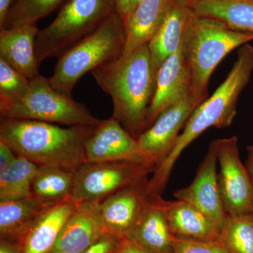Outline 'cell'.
I'll return each instance as SVG.
<instances>
[{
  "label": "cell",
  "instance_id": "24",
  "mask_svg": "<svg viewBox=\"0 0 253 253\" xmlns=\"http://www.w3.org/2000/svg\"><path fill=\"white\" fill-rule=\"evenodd\" d=\"M75 172L52 166H38L31 186V194L55 204L72 196Z\"/></svg>",
  "mask_w": 253,
  "mask_h": 253
},
{
  "label": "cell",
  "instance_id": "5",
  "mask_svg": "<svg viewBox=\"0 0 253 253\" xmlns=\"http://www.w3.org/2000/svg\"><path fill=\"white\" fill-rule=\"evenodd\" d=\"M126 42L124 18L114 13L96 31L59 56L50 84L71 96L78 82L86 73L118 59Z\"/></svg>",
  "mask_w": 253,
  "mask_h": 253
},
{
  "label": "cell",
  "instance_id": "8",
  "mask_svg": "<svg viewBox=\"0 0 253 253\" xmlns=\"http://www.w3.org/2000/svg\"><path fill=\"white\" fill-rule=\"evenodd\" d=\"M156 166L135 161L85 162L75 172L73 199L76 202L104 199L153 174Z\"/></svg>",
  "mask_w": 253,
  "mask_h": 253
},
{
  "label": "cell",
  "instance_id": "11",
  "mask_svg": "<svg viewBox=\"0 0 253 253\" xmlns=\"http://www.w3.org/2000/svg\"><path fill=\"white\" fill-rule=\"evenodd\" d=\"M199 105L188 95L163 111L154 124L138 138L141 151L156 166L172 151L180 135L179 132Z\"/></svg>",
  "mask_w": 253,
  "mask_h": 253
},
{
  "label": "cell",
  "instance_id": "6",
  "mask_svg": "<svg viewBox=\"0 0 253 253\" xmlns=\"http://www.w3.org/2000/svg\"><path fill=\"white\" fill-rule=\"evenodd\" d=\"M116 0H68L57 16L36 41L38 62L59 57L117 12Z\"/></svg>",
  "mask_w": 253,
  "mask_h": 253
},
{
  "label": "cell",
  "instance_id": "27",
  "mask_svg": "<svg viewBox=\"0 0 253 253\" xmlns=\"http://www.w3.org/2000/svg\"><path fill=\"white\" fill-rule=\"evenodd\" d=\"M65 0H16L6 15L2 28L19 25L37 24L42 18L51 14Z\"/></svg>",
  "mask_w": 253,
  "mask_h": 253
},
{
  "label": "cell",
  "instance_id": "17",
  "mask_svg": "<svg viewBox=\"0 0 253 253\" xmlns=\"http://www.w3.org/2000/svg\"><path fill=\"white\" fill-rule=\"evenodd\" d=\"M174 0H144L124 18L123 54L147 45L167 16Z\"/></svg>",
  "mask_w": 253,
  "mask_h": 253
},
{
  "label": "cell",
  "instance_id": "12",
  "mask_svg": "<svg viewBox=\"0 0 253 253\" xmlns=\"http://www.w3.org/2000/svg\"><path fill=\"white\" fill-rule=\"evenodd\" d=\"M85 158L86 162L135 161L154 164L143 154L135 138L113 116L103 120L86 139Z\"/></svg>",
  "mask_w": 253,
  "mask_h": 253
},
{
  "label": "cell",
  "instance_id": "19",
  "mask_svg": "<svg viewBox=\"0 0 253 253\" xmlns=\"http://www.w3.org/2000/svg\"><path fill=\"white\" fill-rule=\"evenodd\" d=\"M171 231L177 237L201 240L219 239L221 227L193 205L181 200L163 201Z\"/></svg>",
  "mask_w": 253,
  "mask_h": 253
},
{
  "label": "cell",
  "instance_id": "25",
  "mask_svg": "<svg viewBox=\"0 0 253 253\" xmlns=\"http://www.w3.org/2000/svg\"><path fill=\"white\" fill-rule=\"evenodd\" d=\"M38 168L36 163L18 156L14 163L0 170V201L29 196Z\"/></svg>",
  "mask_w": 253,
  "mask_h": 253
},
{
  "label": "cell",
  "instance_id": "29",
  "mask_svg": "<svg viewBox=\"0 0 253 253\" xmlns=\"http://www.w3.org/2000/svg\"><path fill=\"white\" fill-rule=\"evenodd\" d=\"M172 253H230L221 239L201 240L176 236Z\"/></svg>",
  "mask_w": 253,
  "mask_h": 253
},
{
  "label": "cell",
  "instance_id": "3",
  "mask_svg": "<svg viewBox=\"0 0 253 253\" xmlns=\"http://www.w3.org/2000/svg\"><path fill=\"white\" fill-rule=\"evenodd\" d=\"M95 128H66L42 121L1 118L0 140L16 156L38 166H57L76 172L86 162V140Z\"/></svg>",
  "mask_w": 253,
  "mask_h": 253
},
{
  "label": "cell",
  "instance_id": "39",
  "mask_svg": "<svg viewBox=\"0 0 253 253\" xmlns=\"http://www.w3.org/2000/svg\"></svg>",
  "mask_w": 253,
  "mask_h": 253
},
{
  "label": "cell",
  "instance_id": "9",
  "mask_svg": "<svg viewBox=\"0 0 253 253\" xmlns=\"http://www.w3.org/2000/svg\"><path fill=\"white\" fill-rule=\"evenodd\" d=\"M219 172L218 183L226 215L253 212V186L240 158L237 136L214 140Z\"/></svg>",
  "mask_w": 253,
  "mask_h": 253
},
{
  "label": "cell",
  "instance_id": "32",
  "mask_svg": "<svg viewBox=\"0 0 253 253\" xmlns=\"http://www.w3.org/2000/svg\"><path fill=\"white\" fill-rule=\"evenodd\" d=\"M18 156L4 141L0 140V170L14 163Z\"/></svg>",
  "mask_w": 253,
  "mask_h": 253
},
{
  "label": "cell",
  "instance_id": "4",
  "mask_svg": "<svg viewBox=\"0 0 253 253\" xmlns=\"http://www.w3.org/2000/svg\"><path fill=\"white\" fill-rule=\"evenodd\" d=\"M253 41V34L231 29L219 20L194 12L188 25L181 51L191 76V96L199 104L208 95L210 78L233 50Z\"/></svg>",
  "mask_w": 253,
  "mask_h": 253
},
{
  "label": "cell",
  "instance_id": "7",
  "mask_svg": "<svg viewBox=\"0 0 253 253\" xmlns=\"http://www.w3.org/2000/svg\"><path fill=\"white\" fill-rule=\"evenodd\" d=\"M1 118L32 120L68 126L96 127L103 120L93 116L84 105L55 89L48 78L38 75L30 81L22 97L0 104Z\"/></svg>",
  "mask_w": 253,
  "mask_h": 253
},
{
  "label": "cell",
  "instance_id": "21",
  "mask_svg": "<svg viewBox=\"0 0 253 253\" xmlns=\"http://www.w3.org/2000/svg\"><path fill=\"white\" fill-rule=\"evenodd\" d=\"M193 14L194 11L189 6L173 2L161 28L148 44L156 72L164 61L180 48Z\"/></svg>",
  "mask_w": 253,
  "mask_h": 253
},
{
  "label": "cell",
  "instance_id": "14",
  "mask_svg": "<svg viewBox=\"0 0 253 253\" xmlns=\"http://www.w3.org/2000/svg\"><path fill=\"white\" fill-rule=\"evenodd\" d=\"M106 233L100 203H79L65 222L51 253H83Z\"/></svg>",
  "mask_w": 253,
  "mask_h": 253
},
{
  "label": "cell",
  "instance_id": "18",
  "mask_svg": "<svg viewBox=\"0 0 253 253\" xmlns=\"http://www.w3.org/2000/svg\"><path fill=\"white\" fill-rule=\"evenodd\" d=\"M53 205L32 194L23 199L0 201L1 239L21 244L37 221Z\"/></svg>",
  "mask_w": 253,
  "mask_h": 253
},
{
  "label": "cell",
  "instance_id": "28",
  "mask_svg": "<svg viewBox=\"0 0 253 253\" xmlns=\"http://www.w3.org/2000/svg\"><path fill=\"white\" fill-rule=\"evenodd\" d=\"M30 81L0 59V104L15 101L24 96L29 89Z\"/></svg>",
  "mask_w": 253,
  "mask_h": 253
},
{
  "label": "cell",
  "instance_id": "33",
  "mask_svg": "<svg viewBox=\"0 0 253 253\" xmlns=\"http://www.w3.org/2000/svg\"><path fill=\"white\" fill-rule=\"evenodd\" d=\"M0 253H22V246L19 243L1 239Z\"/></svg>",
  "mask_w": 253,
  "mask_h": 253
},
{
  "label": "cell",
  "instance_id": "20",
  "mask_svg": "<svg viewBox=\"0 0 253 253\" xmlns=\"http://www.w3.org/2000/svg\"><path fill=\"white\" fill-rule=\"evenodd\" d=\"M78 204L71 196L46 210L21 243L22 253H51L65 222Z\"/></svg>",
  "mask_w": 253,
  "mask_h": 253
},
{
  "label": "cell",
  "instance_id": "1",
  "mask_svg": "<svg viewBox=\"0 0 253 253\" xmlns=\"http://www.w3.org/2000/svg\"><path fill=\"white\" fill-rule=\"evenodd\" d=\"M156 73L148 44L91 72L99 87L112 99L113 117L136 140L146 130L148 109L156 90Z\"/></svg>",
  "mask_w": 253,
  "mask_h": 253
},
{
  "label": "cell",
  "instance_id": "2",
  "mask_svg": "<svg viewBox=\"0 0 253 253\" xmlns=\"http://www.w3.org/2000/svg\"><path fill=\"white\" fill-rule=\"evenodd\" d=\"M237 56L225 81L194 110L172 151L156 166L149 179L150 187L155 192L164 191L176 161L193 141L210 127L224 129L231 126L240 94L249 84L253 72V46L249 43L244 44Z\"/></svg>",
  "mask_w": 253,
  "mask_h": 253
},
{
  "label": "cell",
  "instance_id": "38",
  "mask_svg": "<svg viewBox=\"0 0 253 253\" xmlns=\"http://www.w3.org/2000/svg\"><path fill=\"white\" fill-rule=\"evenodd\" d=\"M142 1H144V0H130V9H129V12ZM129 13H128V14H129Z\"/></svg>",
  "mask_w": 253,
  "mask_h": 253
},
{
  "label": "cell",
  "instance_id": "16",
  "mask_svg": "<svg viewBox=\"0 0 253 253\" xmlns=\"http://www.w3.org/2000/svg\"><path fill=\"white\" fill-rule=\"evenodd\" d=\"M39 31L37 24L32 23L0 29V59L29 80L39 75L36 54Z\"/></svg>",
  "mask_w": 253,
  "mask_h": 253
},
{
  "label": "cell",
  "instance_id": "13",
  "mask_svg": "<svg viewBox=\"0 0 253 253\" xmlns=\"http://www.w3.org/2000/svg\"><path fill=\"white\" fill-rule=\"evenodd\" d=\"M217 156L214 140L209 148L196 176L189 186L174 193L176 200L185 201L202 211L222 226L226 214L223 206L218 183Z\"/></svg>",
  "mask_w": 253,
  "mask_h": 253
},
{
  "label": "cell",
  "instance_id": "22",
  "mask_svg": "<svg viewBox=\"0 0 253 253\" xmlns=\"http://www.w3.org/2000/svg\"><path fill=\"white\" fill-rule=\"evenodd\" d=\"M164 199L152 195L131 237L156 253H172L176 236L168 223Z\"/></svg>",
  "mask_w": 253,
  "mask_h": 253
},
{
  "label": "cell",
  "instance_id": "36",
  "mask_svg": "<svg viewBox=\"0 0 253 253\" xmlns=\"http://www.w3.org/2000/svg\"><path fill=\"white\" fill-rule=\"evenodd\" d=\"M117 4L118 12L123 16L126 17L130 9V0H116Z\"/></svg>",
  "mask_w": 253,
  "mask_h": 253
},
{
  "label": "cell",
  "instance_id": "37",
  "mask_svg": "<svg viewBox=\"0 0 253 253\" xmlns=\"http://www.w3.org/2000/svg\"><path fill=\"white\" fill-rule=\"evenodd\" d=\"M176 2L179 3V4L185 5V6H189L191 3L196 1V0H174Z\"/></svg>",
  "mask_w": 253,
  "mask_h": 253
},
{
  "label": "cell",
  "instance_id": "23",
  "mask_svg": "<svg viewBox=\"0 0 253 253\" xmlns=\"http://www.w3.org/2000/svg\"><path fill=\"white\" fill-rule=\"evenodd\" d=\"M189 7L197 16L214 18L234 31L253 34V0H196Z\"/></svg>",
  "mask_w": 253,
  "mask_h": 253
},
{
  "label": "cell",
  "instance_id": "31",
  "mask_svg": "<svg viewBox=\"0 0 253 253\" xmlns=\"http://www.w3.org/2000/svg\"><path fill=\"white\" fill-rule=\"evenodd\" d=\"M113 253H156L151 251L133 237L123 238L118 240Z\"/></svg>",
  "mask_w": 253,
  "mask_h": 253
},
{
  "label": "cell",
  "instance_id": "35",
  "mask_svg": "<svg viewBox=\"0 0 253 253\" xmlns=\"http://www.w3.org/2000/svg\"><path fill=\"white\" fill-rule=\"evenodd\" d=\"M245 166L249 172L253 186V144L250 145L247 147V158Z\"/></svg>",
  "mask_w": 253,
  "mask_h": 253
},
{
  "label": "cell",
  "instance_id": "10",
  "mask_svg": "<svg viewBox=\"0 0 253 253\" xmlns=\"http://www.w3.org/2000/svg\"><path fill=\"white\" fill-rule=\"evenodd\" d=\"M149 180L145 177L100 203L106 233L118 239L132 236L152 196Z\"/></svg>",
  "mask_w": 253,
  "mask_h": 253
},
{
  "label": "cell",
  "instance_id": "15",
  "mask_svg": "<svg viewBox=\"0 0 253 253\" xmlns=\"http://www.w3.org/2000/svg\"><path fill=\"white\" fill-rule=\"evenodd\" d=\"M188 95H191V76L181 46L164 61L156 73V90L148 109L146 129L163 111Z\"/></svg>",
  "mask_w": 253,
  "mask_h": 253
},
{
  "label": "cell",
  "instance_id": "26",
  "mask_svg": "<svg viewBox=\"0 0 253 253\" xmlns=\"http://www.w3.org/2000/svg\"><path fill=\"white\" fill-rule=\"evenodd\" d=\"M219 239L230 253H253V212L226 216Z\"/></svg>",
  "mask_w": 253,
  "mask_h": 253
},
{
  "label": "cell",
  "instance_id": "34",
  "mask_svg": "<svg viewBox=\"0 0 253 253\" xmlns=\"http://www.w3.org/2000/svg\"><path fill=\"white\" fill-rule=\"evenodd\" d=\"M15 1L16 0H0V28L4 25L6 15Z\"/></svg>",
  "mask_w": 253,
  "mask_h": 253
},
{
  "label": "cell",
  "instance_id": "30",
  "mask_svg": "<svg viewBox=\"0 0 253 253\" xmlns=\"http://www.w3.org/2000/svg\"><path fill=\"white\" fill-rule=\"evenodd\" d=\"M118 240L117 238L106 233L83 253H113Z\"/></svg>",
  "mask_w": 253,
  "mask_h": 253
}]
</instances>
